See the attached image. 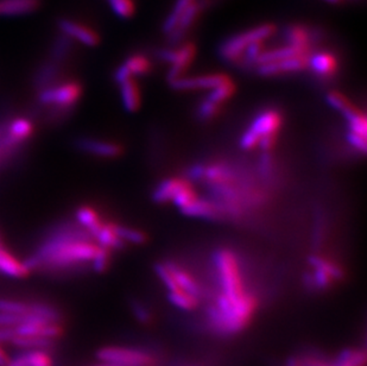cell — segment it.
<instances>
[{
  "instance_id": "obj_50",
  "label": "cell",
  "mask_w": 367,
  "mask_h": 366,
  "mask_svg": "<svg viewBox=\"0 0 367 366\" xmlns=\"http://www.w3.org/2000/svg\"><path fill=\"white\" fill-rule=\"evenodd\" d=\"M3 245H5L4 243H3V239H1V238H0V246H3Z\"/></svg>"
},
{
  "instance_id": "obj_20",
  "label": "cell",
  "mask_w": 367,
  "mask_h": 366,
  "mask_svg": "<svg viewBox=\"0 0 367 366\" xmlns=\"http://www.w3.org/2000/svg\"><path fill=\"white\" fill-rule=\"evenodd\" d=\"M94 241L98 242V245L104 246L110 250H120L125 246V242L118 237V234L113 229V222H104L96 234Z\"/></svg>"
},
{
  "instance_id": "obj_31",
  "label": "cell",
  "mask_w": 367,
  "mask_h": 366,
  "mask_svg": "<svg viewBox=\"0 0 367 366\" xmlns=\"http://www.w3.org/2000/svg\"><path fill=\"white\" fill-rule=\"evenodd\" d=\"M234 92H236V86L232 82V80H230L223 85L218 86L216 89H212V92L208 94L207 100L221 106L225 101H227L234 94Z\"/></svg>"
},
{
  "instance_id": "obj_26",
  "label": "cell",
  "mask_w": 367,
  "mask_h": 366,
  "mask_svg": "<svg viewBox=\"0 0 367 366\" xmlns=\"http://www.w3.org/2000/svg\"><path fill=\"white\" fill-rule=\"evenodd\" d=\"M366 364V352L358 349H347L343 350L338 356L334 366H365Z\"/></svg>"
},
{
  "instance_id": "obj_24",
  "label": "cell",
  "mask_w": 367,
  "mask_h": 366,
  "mask_svg": "<svg viewBox=\"0 0 367 366\" xmlns=\"http://www.w3.org/2000/svg\"><path fill=\"white\" fill-rule=\"evenodd\" d=\"M121 66L126 69V72L131 77L145 75L151 70V62L148 57L144 56L142 54L132 55Z\"/></svg>"
},
{
  "instance_id": "obj_48",
  "label": "cell",
  "mask_w": 367,
  "mask_h": 366,
  "mask_svg": "<svg viewBox=\"0 0 367 366\" xmlns=\"http://www.w3.org/2000/svg\"><path fill=\"white\" fill-rule=\"evenodd\" d=\"M96 366H123L119 365V364H113V363H103V364H100V365Z\"/></svg>"
},
{
  "instance_id": "obj_14",
  "label": "cell",
  "mask_w": 367,
  "mask_h": 366,
  "mask_svg": "<svg viewBox=\"0 0 367 366\" xmlns=\"http://www.w3.org/2000/svg\"><path fill=\"white\" fill-rule=\"evenodd\" d=\"M310 54V48H304V47H296V45H287L280 48L272 49V50H264L257 61V65H265L276 61L285 60L290 57L299 56V55H306Z\"/></svg>"
},
{
  "instance_id": "obj_49",
  "label": "cell",
  "mask_w": 367,
  "mask_h": 366,
  "mask_svg": "<svg viewBox=\"0 0 367 366\" xmlns=\"http://www.w3.org/2000/svg\"><path fill=\"white\" fill-rule=\"evenodd\" d=\"M326 1L331 3V4H338V3H340L341 0H326Z\"/></svg>"
},
{
  "instance_id": "obj_4",
  "label": "cell",
  "mask_w": 367,
  "mask_h": 366,
  "mask_svg": "<svg viewBox=\"0 0 367 366\" xmlns=\"http://www.w3.org/2000/svg\"><path fill=\"white\" fill-rule=\"evenodd\" d=\"M96 357L101 363L123 366H160V358L150 351L133 347L107 346L100 349Z\"/></svg>"
},
{
  "instance_id": "obj_6",
  "label": "cell",
  "mask_w": 367,
  "mask_h": 366,
  "mask_svg": "<svg viewBox=\"0 0 367 366\" xmlns=\"http://www.w3.org/2000/svg\"><path fill=\"white\" fill-rule=\"evenodd\" d=\"M160 59L169 62L172 69L168 74L170 82L182 77L184 70L192 65L196 56V47L194 43H186L177 49H165L160 54Z\"/></svg>"
},
{
  "instance_id": "obj_28",
  "label": "cell",
  "mask_w": 367,
  "mask_h": 366,
  "mask_svg": "<svg viewBox=\"0 0 367 366\" xmlns=\"http://www.w3.org/2000/svg\"><path fill=\"white\" fill-rule=\"evenodd\" d=\"M309 264L313 268H316V269L324 270V271L331 275L336 282L343 280V276H345V271H343V268H340L336 263L320 257V256H311L309 258Z\"/></svg>"
},
{
  "instance_id": "obj_27",
  "label": "cell",
  "mask_w": 367,
  "mask_h": 366,
  "mask_svg": "<svg viewBox=\"0 0 367 366\" xmlns=\"http://www.w3.org/2000/svg\"><path fill=\"white\" fill-rule=\"evenodd\" d=\"M195 0H176L175 5L172 8V13L169 15L168 18L165 20L163 25L164 33H170L175 30L176 25L181 20V17L184 16L188 6L193 4Z\"/></svg>"
},
{
  "instance_id": "obj_39",
  "label": "cell",
  "mask_w": 367,
  "mask_h": 366,
  "mask_svg": "<svg viewBox=\"0 0 367 366\" xmlns=\"http://www.w3.org/2000/svg\"><path fill=\"white\" fill-rule=\"evenodd\" d=\"M29 364L30 366H52V358L44 350H29Z\"/></svg>"
},
{
  "instance_id": "obj_7",
  "label": "cell",
  "mask_w": 367,
  "mask_h": 366,
  "mask_svg": "<svg viewBox=\"0 0 367 366\" xmlns=\"http://www.w3.org/2000/svg\"><path fill=\"white\" fill-rule=\"evenodd\" d=\"M74 145L82 153L103 157V158H116L123 155V146L114 142L100 141L94 138L80 137L75 139Z\"/></svg>"
},
{
  "instance_id": "obj_40",
  "label": "cell",
  "mask_w": 367,
  "mask_h": 366,
  "mask_svg": "<svg viewBox=\"0 0 367 366\" xmlns=\"http://www.w3.org/2000/svg\"><path fill=\"white\" fill-rule=\"evenodd\" d=\"M131 310L133 315L136 317L137 320L143 323V325H148L152 322V313L149 310L148 307L143 305L140 301L131 302Z\"/></svg>"
},
{
  "instance_id": "obj_38",
  "label": "cell",
  "mask_w": 367,
  "mask_h": 366,
  "mask_svg": "<svg viewBox=\"0 0 367 366\" xmlns=\"http://www.w3.org/2000/svg\"><path fill=\"white\" fill-rule=\"evenodd\" d=\"M195 199H197V194H196L195 190L193 188V185H189L187 188H184V190H180L179 193L176 194L172 201L174 202L179 208L182 209L184 207H186V206L189 205V204H192Z\"/></svg>"
},
{
  "instance_id": "obj_25",
  "label": "cell",
  "mask_w": 367,
  "mask_h": 366,
  "mask_svg": "<svg viewBox=\"0 0 367 366\" xmlns=\"http://www.w3.org/2000/svg\"><path fill=\"white\" fill-rule=\"evenodd\" d=\"M168 298L172 305L186 312L196 310L199 306V298L195 295L189 294L184 290L169 291Z\"/></svg>"
},
{
  "instance_id": "obj_36",
  "label": "cell",
  "mask_w": 367,
  "mask_h": 366,
  "mask_svg": "<svg viewBox=\"0 0 367 366\" xmlns=\"http://www.w3.org/2000/svg\"><path fill=\"white\" fill-rule=\"evenodd\" d=\"M155 270L157 275L160 276V281L163 282L164 286H165V288H167L169 291L180 290V287L177 284V282H176L175 277H174V274H172V271L167 263H165V264H163V263L157 264Z\"/></svg>"
},
{
  "instance_id": "obj_41",
  "label": "cell",
  "mask_w": 367,
  "mask_h": 366,
  "mask_svg": "<svg viewBox=\"0 0 367 366\" xmlns=\"http://www.w3.org/2000/svg\"><path fill=\"white\" fill-rule=\"evenodd\" d=\"M220 109L221 106L220 105L214 104L212 101L206 100L202 101L200 104L199 111H197V114L201 119L204 121H209L212 118L216 117L218 113L220 112Z\"/></svg>"
},
{
  "instance_id": "obj_43",
  "label": "cell",
  "mask_w": 367,
  "mask_h": 366,
  "mask_svg": "<svg viewBox=\"0 0 367 366\" xmlns=\"http://www.w3.org/2000/svg\"><path fill=\"white\" fill-rule=\"evenodd\" d=\"M347 141L355 150H358L361 153H366V137H363L358 133L348 131Z\"/></svg>"
},
{
  "instance_id": "obj_33",
  "label": "cell",
  "mask_w": 367,
  "mask_h": 366,
  "mask_svg": "<svg viewBox=\"0 0 367 366\" xmlns=\"http://www.w3.org/2000/svg\"><path fill=\"white\" fill-rule=\"evenodd\" d=\"M345 118L347 119L350 131L358 133V135L363 136V137H366L367 123L366 117H365L364 113L360 112L359 109H355L354 111H352V112L346 114Z\"/></svg>"
},
{
  "instance_id": "obj_34",
  "label": "cell",
  "mask_w": 367,
  "mask_h": 366,
  "mask_svg": "<svg viewBox=\"0 0 367 366\" xmlns=\"http://www.w3.org/2000/svg\"><path fill=\"white\" fill-rule=\"evenodd\" d=\"M327 101L328 104L331 105L333 109H338V111L343 113V116H346V114L357 109L346 96H343V93L336 92V91L328 94Z\"/></svg>"
},
{
  "instance_id": "obj_37",
  "label": "cell",
  "mask_w": 367,
  "mask_h": 366,
  "mask_svg": "<svg viewBox=\"0 0 367 366\" xmlns=\"http://www.w3.org/2000/svg\"><path fill=\"white\" fill-rule=\"evenodd\" d=\"M264 42L265 40H257V42H253L252 45H248V48L245 49L240 62L257 65V61L264 52Z\"/></svg>"
},
{
  "instance_id": "obj_32",
  "label": "cell",
  "mask_w": 367,
  "mask_h": 366,
  "mask_svg": "<svg viewBox=\"0 0 367 366\" xmlns=\"http://www.w3.org/2000/svg\"><path fill=\"white\" fill-rule=\"evenodd\" d=\"M11 344L27 351L43 350L44 347H48L52 344V340L38 337H15Z\"/></svg>"
},
{
  "instance_id": "obj_15",
  "label": "cell",
  "mask_w": 367,
  "mask_h": 366,
  "mask_svg": "<svg viewBox=\"0 0 367 366\" xmlns=\"http://www.w3.org/2000/svg\"><path fill=\"white\" fill-rule=\"evenodd\" d=\"M189 185H192L184 178H177V177L168 178V180H164L163 182H160V185H157V188L152 194V197L156 202L164 204L169 200H172L176 194L179 193L180 190L187 188Z\"/></svg>"
},
{
  "instance_id": "obj_46",
  "label": "cell",
  "mask_w": 367,
  "mask_h": 366,
  "mask_svg": "<svg viewBox=\"0 0 367 366\" xmlns=\"http://www.w3.org/2000/svg\"><path fill=\"white\" fill-rule=\"evenodd\" d=\"M204 168H206L204 165H194L189 170V176L192 177L193 180H202L204 178Z\"/></svg>"
},
{
  "instance_id": "obj_30",
  "label": "cell",
  "mask_w": 367,
  "mask_h": 366,
  "mask_svg": "<svg viewBox=\"0 0 367 366\" xmlns=\"http://www.w3.org/2000/svg\"><path fill=\"white\" fill-rule=\"evenodd\" d=\"M111 258H112V250L104 247V246H98L96 254L91 261L92 269L98 274H104L111 266Z\"/></svg>"
},
{
  "instance_id": "obj_19",
  "label": "cell",
  "mask_w": 367,
  "mask_h": 366,
  "mask_svg": "<svg viewBox=\"0 0 367 366\" xmlns=\"http://www.w3.org/2000/svg\"><path fill=\"white\" fill-rule=\"evenodd\" d=\"M38 0H0V15L20 16L31 13L38 6Z\"/></svg>"
},
{
  "instance_id": "obj_8",
  "label": "cell",
  "mask_w": 367,
  "mask_h": 366,
  "mask_svg": "<svg viewBox=\"0 0 367 366\" xmlns=\"http://www.w3.org/2000/svg\"><path fill=\"white\" fill-rule=\"evenodd\" d=\"M231 80V77L226 74L216 73V74H206L199 77H181L172 81V87L179 91H195V89H214L218 86Z\"/></svg>"
},
{
  "instance_id": "obj_21",
  "label": "cell",
  "mask_w": 367,
  "mask_h": 366,
  "mask_svg": "<svg viewBox=\"0 0 367 366\" xmlns=\"http://www.w3.org/2000/svg\"><path fill=\"white\" fill-rule=\"evenodd\" d=\"M181 212L187 214L189 217L207 218V219H214L219 215V211L216 209V205L212 202L204 200V199H195L192 204L186 206L181 209Z\"/></svg>"
},
{
  "instance_id": "obj_13",
  "label": "cell",
  "mask_w": 367,
  "mask_h": 366,
  "mask_svg": "<svg viewBox=\"0 0 367 366\" xmlns=\"http://www.w3.org/2000/svg\"><path fill=\"white\" fill-rule=\"evenodd\" d=\"M308 67L319 77H329L338 72L339 62L331 52H321L310 55Z\"/></svg>"
},
{
  "instance_id": "obj_17",
  "label": "cell",
  "mask_w": 367,
  "mask_h": 366,
  "mask_svg": "<svg viewBox=\"0 0 367 366\" xmlns=\"http://www.w3.org/2000/svg\"><path fill=\"white\" fill-rule=\"evenodd\" d=\"M202 8H204V1H197V0L188 6L184 16L181 17V20L176 25L175 30L170 33L172 40H181L186 35L189 28L194 24V22L199 16V13L202 11Z\"/></svg>"
},
{
  "instance_id": "obj_16",
  "label": "cell",
  "mask_w": 367,
  "mask_h": 366,
  "mask_svg": "<svg viewBox=\"0 0 367 366\" xmlns=\"http://www.w3.org/2000/svg\"><path fill=\"white\" fill-rule=\"evenodd\" d=\"M75 219L76 222L79 225L87 229L89 234L92 236L93 239H94L98 231L101 229V226L104 224V222L100 218L99 213L91 206H81V207L76 209Z\"/></svg>"
},
{
  "instance_id": "obj_23",
  "label": "cell",
  "mask_w": 367,
  "mask_h": 366,
  "mask_svg": "<svg viewBox=\"0 0 367 366\" xmlns=\"http://www.w3.org/2000/svg\"><path fill=\"white\" fill-rule=\"evenodd\" d=\"M285 38H287V45L310 48L313 36H311L309 29L306 28L304 25H292L285 31Z\"/></svg>"
},
{
  "instance_id": "obj_10",
  "label": "cell",
  "mask_w": 367,
  "mask_h": 366,
  "mask_svg": "<svg viewBox=\"0 0 367 366\" xmlns=\"http://www.w3.org/2000/svg\"><path fill=\"white\" fill-rule=\"evenodd\" d=\"M0 274L13 278H25L30 275L24 261H20L15 254L6 249V246H0Z\"/></svg>"
},
{
  "instance_id": "obj_47",
  "label": "cell",
  "mask_w": 367,
  "mask_h": 366,
  "mask_svg": "<svg viewBox=\"0 0 367 366\" xmlns=\"http://www.w3.org/2000/svg\"><path fill=\"white\" fill-rule=\"evenodd\" d=\"M8 360H10V357H8V353L3 350V347L0 346V366L8 365Z\"/></svg>"
},
{
  "instance_id": "obj_12",
  "label": "cell",
  "mask_w": 367,
  "mask_h": 366,
  "mask_svg": "<svg viewBox=\"0 0 367 366\" xmlns=\"http://www.w3.org/2000/svg\"><path fill=\"white\" fill-rule=\"evenodd\" d=\"M282 125V116L275 109H268L255 117L250 129L253 130L260 138L267 135H278Z\"/></svg>"
},
{
  "instance_id": "obj_44",
  "label": "cell",
  "mask_w": 367,
  "mask_h": 366,
  "mask_svg": "<svg viewBox=\"0 0 367 366\" xmlns=\"http://www.w3.org/2000/svg\"><path fill=\"white\" fill-rule=\"evenodd\" d=\"M276 141H277V135H267L260 138L258 146H260V149L264 151H270L275 146Z\"/></svg>"
},
{
  "instance_id": "obj_1",
  "label": "cell",
  "mask_w": 367,
  "mask_h": 366,
  "mask_svg": "<svg viewBox=\"0 0 367 366\" xmlns=\"http://www.w3.org/2000/svg\"><path fill=\"white\" fill-rule=\"evenodd\" d=\"M257 307L258 300L250 291L237 300L219 294L212 306L208 307V323L219 335H234L250 325Z\"/></svg>"
},
{
  "instance_id": "obj_5",
  "label": "cell",
  "mask_w": 367,
  "mask_h": 366,
  "mask_svg": "<svg viewBox=\"0 0 367 366\" xmlns=\"http://www.w3.org/2000/svg\"><path fill=\"white\" fill-rule=\"evenodd\" d=\"M82 86L76 81H67L59 85H52L38 92V104L40 109L50 106L76 109V104L82 97Z\"/></svg>"
},
{
  "instance_id": "obj_35",
  "label": "cell",
  "mask_w": 367,
  "mask_h": 366,
  "mask_svg": "<svg viewBox=\"0 0 367 366\" xmlns=\"http://www.w3.org/2000/svg\"><path fill=\"white\" fill-rule=\"evenodd\" d=\"M107 1L117 16L121 18H130L136 11L133 0H107Z\"/></svg>"
},
{
  "instance_id": "obj_22",
  "label": "cell",
  "mask_w": 367,
  "mask_h": 366,
  "mask_svg": "<svg viewBox=\"0 0 367 366\" xmlns=\"http://www.w3.org/2000/svg\"><path fill=\"white\" fill-rule=\"evenodd\" d=\"M167 264L172 270L174 277H175L177 284L180 287V289L187 291L189 294L195 295V296L199 298L201 288H200L197 282L194 280L192 275L188 274L187 271L181 269L180 266H176L174 263H167Z\"/></svg>"
},
{
  "instance_id": "obj_11",
  "label": "cell",
  "mask_w": 367,
  "mask_h": 366,
  "mask_svg": "<svg viewBox=\"0 0 367 366\" xmlns=\"http://www.w3.org/2000/svg\"><path fill=\"white\" fill-rule=\"evenodd\" d=\"M60 26L63 33H66L70 38H74L77 42H80L82 45L94 47L99 43L98 33L86 25L76 23L73 20H66L61 22Z\"/></svg>"
},
{
  "instance_id": "obj_9",
  "label": "cell",
  "mask_w": 367,
  "mask_h": 366,
  "mask_svg": "<svg viewBox=\"0 0 367 366\" xmlns=\"http://www.w3.org/2000/svg\"><path fill=\"white\" fill-rule=\"evenodd\" d=\"M309 57H310V54H306V55H299V56L290 57L285 60L260 65L258 66V73L264 77H275V75L287 74V73L301 72L308 68Z\"/></svg>"
},
{
  "instance_id": "obj_18",
  "label": "cell",
  "mask_w": 367,
  "mask_h": 366,
  "mask_svg": "<svg viewBox=\"0 0 367 366\" xmlns=\"http://www.w3.org/2000/svg\"><path fill=\"white\" fill-rule=\"evenodd\" d=\"M119 86L121 102L124 105L125 109L128 112H136L142 102L140 86L133 79L124 81Z\"/></svg>"
},
{
  "instance_id": "obj_3",
  "label": "cell",
  "mask_w": 367,
  "mask_h": 366,
  "mask_svg": "<svg viewBox=\"0 0 367 366\" xmlns=\"http://www.w3.org/2000/svg\"><path fill=\"white\" fill-rule=\"evenodd\" d=\"M275 25H258L255 28L250 29L245 33H238L236 36L225 40L220 47V55L225 61L230 62H240L245 49L257 40H265L270 38L276 33Z\"/></svg>"
},
{
  "instance_id": "obj_45",
  "label": "cell",
  "mask_w": 367,
  "mask_h": 366,
  "mask_svg": "<svg viewBox=\"0 0 367 366\" xmlns=\"http://www.w3.org/2000/svg\"><path fill=\"white\" fill-rule=\"evenodd\" d=\"M6 366H30L29 364L28 353L18 354L15 358H10Z\"/></svg>"
},
{
  "instance_id": "obj_29",
  "label": "cell",
  "mask_w": 367,
  "mask_h": 366,
  "mask_svg": "<svg viewBox=\"0 0 367 366\" xmlns=\"http://www.w3.org/2000/svg\"><path fill=\"white\" fill-rule=\"evenodd\" d=\"M113 229L123 242L132 243V244H137V245H140V244L147 242V234L142 231H138V229L119 225L116 222H113Z\"/></svg>"
},
{
  "instance_id": "obj_42",
  "label": "cell",
  "mask_w": 367,
  "mask_h": 366,
  "mask_svg": "<svg viewBox=\"0 0 367 366\" xmlns=\"http://www.w3.org/2000/svg\"><path fill=\"white\" fill-rule=\"evenodd\" d=\"M260 137L253 130L248 128L240 139V145L244 150H252L255 149V146H258L260 144Z\"/></svg>"
},
{
  "instance_id": "obj_2",
  "label": "cell",
  "mask_w": 367,
  "mask_h": 366,
  "mask_svg": "<svg viewBox=\"0 0 367 366\" xmlns=\"http://www.w3.org/2000/svg\"><path fill=\"white\" fill-rule=\"evenodd\" d=\"M218 275H219L221 294L232 300L241 298L245 293L243 276L240 273L239 264L234 254L230 250H219L214 257Z\"/></svg>"
}]
</instances>
